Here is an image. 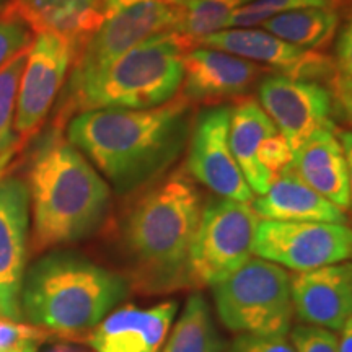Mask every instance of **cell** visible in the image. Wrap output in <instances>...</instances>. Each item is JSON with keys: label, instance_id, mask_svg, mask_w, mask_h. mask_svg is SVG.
Segmentation results:
<instances>
[{"label": "cell", "instance_id": "cell-34", "mask_svg": "<svg viewBox=\"0 0 352 352\" xmlns=\"http://www.w3.org/2000/svg\"><path fill=\"white\" fill-rule=\"evenodd\" d=\"M338 138L341 140L342 151H344L347 162V175H349V209L352 210V132L340 131L338 132Z\"/></svg>", "mask_w": 352, "mask_h": 352}, {"label": "cell", "instance_id": "cell-37", "mask_svg": "<svg viewBox=\"0 0 352 352\" xmlns=\"http://www.w3.org/2000/svg\"><path fill=\"white\" fill-rule=\"evenodd\" d=\"M165 2H168V3H175V6H183V3L191 2V0H165Z\"/></svg>", "mask_w": 352, "mask_h": 352}, {"label": "cell", "instance_id": "cell-14", "mask_svg": "<svg viewBox=\"0 0 352 352\" xmlns=\"http://www.w3.org/2000/svg\"><path fill=\"white\" fill-rule=\"evenodd\" d=\"M30 189L16 176L0 178V316L23 320L20 308L30 228Z\"/></svg>", "mask_w": 352, "mask_h": 352}, {"label": "cell", "instance_id": "cell-29", "mask_svg": "<svg viewBox=\"0 0 352 352\" xmlns=\"http://www.w3.org/2000/svg\"><path fill=\"white\" fill-rule=\"evenodd\" d=\"M290 341L297 352H340L336 334L323 328L298 324L290 329Z\"/></svg>", "mask_w": 352, "mask_h": 352}, {"label": "cell", "instance_id": "cell-4", "mask_svg": "<svg viewBox=\"0 0 352 352\" xmlns=\"http://www.w3.org/2000/svg\"><path fill=\"white\" fill-rule=\"evenodd\" d=\"M124 276L72 250L43 253L25 271L21 316L59 338L91 331L129 296Z\"/></svg>", "mask_w": 352, "mask_h": 352}, {"label": "cell", "instance_id": "cell-26", "mask_svg": "<svg viewBox=\"0 0 352 352\" xmlns=\"http://www.w3.org/2000/svg\"><path fill=\"white\" fill-rule=\"evenodd\" d=\"M310 7H333V0H254L233 13L230 20L227 21V28H250V26L264 23L280 13Z\"/></svg>", "mask_w": 352, "mask_h": 352}, {"label": "cell", "instance_id": "cell-10", "mask_svg": "<svg viewBox=\"0 0 352 352\" xmlns=\"http://www.w3.org/2000/svg\"><path fill=\"white\" fill-rule=\"evenodd\" d=\"M232 107H214L197 114L189 135L186 168L219 197L253 202L254 192L246 183L228 144Z\"/></svg>", "mask_w": 352, "mask_h": 352}, {"label": "cell", "instance_id": "cell-24", "mask_svg": "<svg viewBox=\"0 0 352 352\" xmlns=\"http://www.w3.org/2000/svg\"><path fill=\"white\" fill-rule=\"evenodd\" d=\"M254 0H191L178 7V23L175 32L188 41H199L210 33L227 28V21L235 12Z\"/></svg>", "mask_w": 352, "mask_h": 352}, {"label": "cell", "instance_id": "cell-16", "mask_svg": "<svg viewBox=\"0 0 352 352\" xmlns=\"http://www.w3.org/2000/svg\"><path fill=\"white\" fill-rule=\"evenodd\" d=\"M178 314V302L168 300L140 308H114L88 334L95 352H160Z\"/></svg>", "mask_w": 352, "mask_h": 352}, {"label": "cell", "instance_id": "cell-23", "mask_svg": "<svg viewBox=\"0 0 352 352\" xmlns=\"http://www.w3.org/2000/svg\"><path fill=\"white\" fill-rule=\"evenodd\" d=\"M338 25L340 15L333 7H310L285 12L263 23L264 32L311 51L328 46Z\"/></svg>", "mask_w": 352, "mask_h": 352}, {"label": "cell", "instance_id": "cell-15", "mask_svg": "<svg viewBox=\"0 0 352 352\" xmlns=\"http://www.w3.org/2000/svg\"><path fill=\"white\" fill-rule=\"evenodd\" d=\"M294 315L307 327L338 333L352 315V263L290 276Z\"/></svg>", "mask_w": 352, "mask_h": 352}, {"label": "cell", "instance_id": "cell-19", "mask_svg": "<svg viewBox=\"0 0 352 352\" xmlns=\"http://www.w3.org/2000/svg\"><path fill=\"white\" fill-rule=\"evenodd\" d=\"M292 168L318 195L341 210L349 209V175L336 126L310 135L294 152Z\"/></svg>", "mask_w": 352, "mask_h": 352}, {"label": "cell", "instance_id": "cell-2", "mask_svg": "<svg viewBox=\"0 0 352 352\" xmlns=\"http://www.w3.org/2000/svg\"><path fill=\"white\" fill-rule=\"evenodd\" d=\"M201 214V195L184 171L168 175L135 202L121 227V252L135 287L151 296L192 287L189 263Z\"/></svg>", "mask_w": 352, "mask_h": 352}, {"label": "cell", "instance_id": "cell-30", "mask_svg": "<svg viewBox=\"0 0 352 352\" xmlns=\"http://www.w3.org/2000/svg\"><path fill=\"white\" fill-rule=\"evenodd\" d=\"M258 158L259 164L276 178L280 171L292 164L294 152L287 140L284 139V135L280 132H276L264 140L261 148H259Z\"/></svg>", "mask_w": 352, "mask_h": 352}, {"label": "cell", "instance_id": "cell-8", "mask_svg": "<svg viewBox=\"0 0 352 352\" xmlns=\"http://www.w3.org/2000/svg\"><path fill=\"white\" fill-rule=\"evenodd\" d=\"M178 7L165 0H101L98 20L76 60L70 85L153 34L175 32Z\"/></svg>", "mask_w": 352, "mask_h": 352}, {"label": "cell", "instance_id": "cell-11", "mask_svg": "<svg viewBox=\"0 0 352 352\" xmlns=\"http://www.w3.org/2000/svg\"><path fill=\"white\" fill-rule=\"evenodd\" d=\"M259 103L296 152L316 131L334 126L331 90L315 80L267 76L258 88Z\"/></svg>", "mask_w": 352, "mask_h": 352}, {"label": "cell", "instance_id": "cell-28", "mask_svg": "<svg viewBox=\"0 0 352 352\" xmlns=\"http://www.w3.org/2000/svg\"><path fill=\"white\" fill-rule=\"evenodd\" d=\"M32 43L28 25L16 19L0 20V69Z\"/></svg>", "mask_w": 352, "mask_h": 352}, {"label": "cell", "instance_id": "cell-3", "mask_svg": "<svg viewBox=\"0 0 352 352\" xmlns=\"http://www.w3.org/2000/svg\"><path fill=\"white\" fill-rule=\"evenodd\" d=\"M28 189L33 253L90 239L104 223L111 204L107 179L59 131L51 132L34 153Z\"/></svg>", "mask_w": 352, "mask_h": 352}, {"label": "cell", "instance_id": "cell-1", "mask_svg": "<svg viewBox=\"0 0 352 352\" xmlns=\"http://www.w3.org/2000/svg\"><path fill=\"white\" fill-rule=\"evenodd\" d=\"M191 108L184 100L151 109H88L67 126V140L118 195L139 191L164 176L186 148Z\"/></svg>", "mask_w": 352, "mask_h": 352}, {"label": "cell", "instance_id": "cell-33", "mask_svg": "<svg viewBox=\"0 0 352 352\" xmlns=\"http://www.w3.org/2000/svg\"><path fill=\"white\" fill-rule=\"evenodd\" d=\"M329 82H331L334 107L340 109L342 116L352 124V83L338 74H334V77Z\"/></svg>", "mask_w": 352, "mask_h": 352}, {"label": "cell", "instance_id": "cell-31", "mask_svg": "<svg viewBox=\"0 0 352 352\" xmlns=\"http://www.w3.org/2000/svg\"><path fill=\"white\" fill-rule=\"evenodd\" d=\"M223 352H297L287 336H253L236 334L235 340L227 342Z\"/></svg>", "mask_w": 352, "mask_h": 352}, {"label": "cell", "instance_id": "cell-32", "mask_svg": "<svg viewBox=\"0 0 352 352\" xmlns=\"http://www.w3.org/2000/svg\"><path fill=\"white\" fill-rule=\"evenodd\" d=\"M336 74L352 83V16L338 38Z\"/></svg>", "mask_w": 352, "mask_h": 352}, {"label": "cell", "instance_id": "cell-12", "mask_svg": "<svg viewBox=\"0 0 352 352\" xmlns=\"http://www.w3.org/2000/svg\"><path fill=\"white\" fill-rule=\"evenodd\" d=\"M76 54V43L54 32H39L26 52L16 94L15 129L26 138L41 124L65 80Z\"/></svg>", "mask_w": 352, "mask_h": 352}, {"label": "cell", "instance_id": "cell-6", "mask_svg": "<svg viewBox=\"0 0 352 352\" xmlns=\"http://www.w3.org/2000/svg\"><path fill=\"white\" fill-rule=\"evenodd\" d=\"M220 323L235 334L287 336L294 305L290 276L279 264L250 258L226 279L212 285Z\"/></svg>", "mask_w": 352, "mask_h": 352}, {"label": "cell", "instance_id": "cell-27", "mask_svg": "<svg viewBox=\"0 0 352 352\" xmlns=\"http://www.w3.org/2000/svg\"><path fill=\"white\" fill-rule=\"evenodd\" d=\"M51 338L59 336L32 323L0 316V352H36Z\"/></svg>", "mask_w": 352, "mask_h": 352}, {"label": "cell", "instance_id": "cell-25", "mask_svg": "<svg viewBox=\"0 0 352 352\" xmlns=\"http://www.w3.org/2000/svg\"><path fill=\"white\" fill-rule=\"evenodd\" d=\"M26 52H20L0 69V157L12 145L13 124H15L16 94H19L20 77L23 72Z\"/></svg>", "mask_w": 352, "mask_h": 352}, {"label": "cell", "instance_id": "cell-20", "mask_svg": "<svg viewBox=\"0 0 352 352\" xmlns=\"http://www.w3.org/2000/svg\"><path fill=\"white\" fill-rule=\"evenodd\" d=\"M276 132L279 131L258 101L243 100L232 108L228 127L230 151L248 186L259 196L270 189L274 176L259 164L258 153L264 140Z\"/></svg>", "mask_w": 352, "mask_h": 352}, {"label": "cell", "instance_id": "cell-7", "mask_svg": "<svg viewBox=\"0 0 352 352\" xmlns=\"http://www.w3.org/2000/svg\"><path fill=\"white\" fill-rule=\"evenodd\" d=\"M259 222L248 202L227 197L206 202L191 248L192 287H212L248 261Z\"/></svg>", "mask_w": 352, "mask_h": 352}, {"label": "cell", "instance_id": "cell-21", "mask_svg": "<svg viewBox=\"0 0 352 352\" xmlns=\"http://www.w3.org/2000/svg\"><path fill=\"white\" fill-rule=\"evenodd\" d=\"M101 0H20L25 19L39 32H54L72 39L90 33L98 20Z\"/></svg>", "mask_w": 352, "mask_h": 352}, {"label": "cell", "instance_id": "cell-9", "mask_svg": "<svg viewBox=\"0 0 352 352\" xmlns=\"http://www.w3.org/2000/svg\"><path fill=\"white\" fill-rule=\"evenodd\" d=\"M253 254L296 272L352 261V228L329 222H259Z\"/></svg>", "mask_w": 352, "mask_h": 352}, {"label": "cell", "instance_id": "cell-38", "mask_svg": "<svg viewBox=\"0 0 352 352\" xmlns=\"http://www.w3.org/2000/svg\"><path fill=\"white\" fill-rule=\"evenodd\" d=\"M3 6H6V0H0V12H2Z\"/></svg>", "mask_w": 352, "mask_h": 352}, {"label": "cell", "instance_id": "cell-13", "mask_svg": "<svg viewBox=\"0 0 352 352\" xmlns=\"http://www.w3.org/2000/svg\"><path fill=\"white\" fill-rule=\"evenodd\" d=\"M197 43L243 57L254 64H266L280 76L318 82L331 80L336 74V64L328 56L290 44L264 30H220L201 38Z\"/></svg>", "mask_w": 352, "mask_h": 352}, {"label": "cell", "instance_id": "cell-36", "mask_svg": "<svg viewBox=\"0 0 352 352\" xmlns=\"http://www.w3.org/2000/svg\"><path fill=\"white\" fill-rule=\"evenodd\" d=\"M47 352H83V351L77 349V347L67 346V344H59V346H54L52 349H50Z\"/></svg>", "mask_w": 352, "mask_h": 352}, {"label": "cell", "instance_id": "cell-17", "mask_svg": "<svg viewBox=\"0 0 352 352\" xmlns=\"http://www.w3.org/2000/svg\"><path fill=\"white\" fill-rule=\"evenodd\" d=\"M264 69L243 57L215 47L186 51L183 64L184 95L191 100H222L245 94Z\"/></svg>", "mask_w": 352, "mask_h": 352}, {"label": "cell", "instance_id": "cell-22", "mask_svg": "<svg viewBox=\"0 0 352 352\" xmlns=\"http://www.w3.org/2000/svg\"><path fill=\"white\" fill-rule=\"evenodd\" d=\"M226 346L209 302L202 294H192L160 352H223Z\"/></svg>", "mask_w": 352, "mask_h": 352}, {"label": "cell", "instance_id": "cell-5", "mask_svg": "<svg viewBox=\"0 0 352 352\" xmlns=\"http://www.w3.org/2000/svg\"><path fill=\"white\" fill-rule=\"evenodd\" d=\"M188 39L176 32L153 34L113 63L69 85L82 111L151 109L168 103L183 85Z\"/></svg>", "mask_w": 352, "mask_h": 352}, {"label": "cell", "instance_id": "cell-35", "mask_svg": "<svg viewBox=\"0 0 352 352\" xmlns=\"http://www.w3.org/2000/svg\"><path fill=\"white\" fill-rule=\"evenodd\" d=\"M338 333H340V336H336L338 351L352 352V315L347 318V321L342 324V328Z\"/></svg>", "mask_w": 352, "mask_h": 352}, {"label": "cell", "instance_id": "cell-18", "mask_svg": "<svg viewBox=\"0 0 352 352\" xmlns=\"http://www.w3.org/2000/svg\"><path fill=\"white\" fill-rule=\"evenodd\" d=\"M252 208L263 220L277 222H329L347 223L349 219L344 210L328 201L303 182L297 171L289 165L272 179L270 189Z\"/></svg>", "mask_w": 352, "mask_h": 352}]
</instances>
